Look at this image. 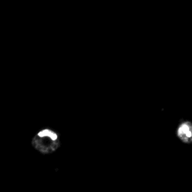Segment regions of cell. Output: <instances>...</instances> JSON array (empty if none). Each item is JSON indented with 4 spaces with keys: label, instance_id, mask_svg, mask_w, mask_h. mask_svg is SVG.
Masks as SVG:
<instances>
[{
    "label": "cell",
    "instance_id": "cell-2",
    "mask_svg": "<svg viewBox=\"0 0 192 192\" xmlns=\"http://www.w3.org/2000/svg\"><path fill=\"white\" fill-rule=\"evenodd\" d=\"M177 135L182 142L192 143V122H185L178 128Z\"/></svg>",
    "mask_w": 192,
    "mask_h": 192
},
{
    "label": "cell",
    "instance_id": "cell-1",
    "mask_svg": "<svg viewBox=\"0 0 192 192\" xmlns=\"http://www.w3.org/2000/svg\"><path fill=\"white\" fill-rule=\"evenodd\" d=\"M57 134L51 130L45 129L38 134L35 137L33 144L35 148L42 152H49L54 151L58 147L59 142L57 141Z\"/></svg>",
    "mask_w": 192,
    "mask_h": 192
}]
</instances>
